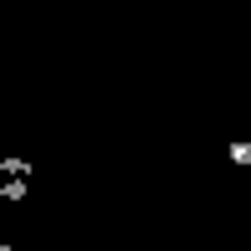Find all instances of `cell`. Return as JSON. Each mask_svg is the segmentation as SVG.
<instances>
[{"instance_id": "obj_1", "label": "cell", "mask_w": 251, "mask_h": 251, "mask_svg": "<svg viewBox=\"0 0 251 251\" xmlns=\"http://www.w3.org/2000/svg\"><path fill=\"white\" fill-rule=\"evenodd\" d=\"M0 169H5L10 179H26V175H31V164H26V159H0Z\"/></svg>"}, {"instance_id": "obj_2", "label": "cell", "mask_w": 251, "mask_h": 251, "mask_svg": "<svg viewBox=\"0 0 251 251\" xmlns=\"http://www.w3.org/2000/svg\"><path fill=\"white\" fill-rule=\"evenodd\" d=\"M0 195H5V200H26V195H31V179H10Z\"/></svg>"}, {"instance_id": "obj_3", "label": "cell", "mask_w": 251, "mask_h": 251, "mask_svg": "<svg viewBox=\"0 0 251 251\" xmlns=\"http://www.w3.org/2000/svg\"><path fill=\"white\" fill-rule=\"evenodd\" d=\"M231 159H241V164H251V144H241V139H236V144H231Z\"/></svg>"}]
</instances>
